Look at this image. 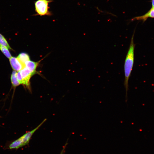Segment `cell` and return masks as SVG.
I'll return each instance as SVG.
<instances>
[{
    "instance_id": "obj_11",
    "label": "cell",
    "mask_w": 154,
    "mask_h": 154,
    "mask_svg": "<svg viewBox=\"0 0 154 154\" xmlns=\"http://www.w3.org/2000/svg\"><path fill=\"white\" fill-rule=\"evenodd\" d=\"M0 44L5 46L9 49H12L4 37L0 33Z\"/></svg>"
},
{
    "instance_id": "obj_3",
    "label": "cell",
    "mask_w": 154,
    "mask_h": 154,
    "mask_svg": "<svg viewBox=\"0 0 154 154\" xmlns=\"http://www.w3.org/2000/svg\"><path fill=\"white\" fill-rule=\"evenodd\" d=\"M52 0H37L34 2L35 16H50L52 13L49 10V4Z\"/></svg>"
},
{
    "instance_id": "obj_8",
    "label": "cell",
    "mask_w": 154,
    "mask_h": 154,
    "mask_svg": "<svg viewBox=\"0 0 154 154\" xmlns=\"http://www.w3.org/2000/svg\"><path fill=\"white\" fill-rule=\"evenodd\" d=\"M17 58L21 62L25 65V62L30 60L29 55L26 53L21 52L17 56Z\"/></svg>"
},
{
    "instance_id": "obj_5",
    "label": "cell",
    "mask_w": 154,
    "mask_h": 154,
    "mask_svg": "<svg viewBox=\"0 0 154 154\" xmlns=\"http://www.w3.org/2000/svg\"><path fill=\"white\" fill-rule=\"evenodd\" d=\"M10 64L14 70L19 71L25 67L17 57L12 56L9 59Z\"/></svg>"
},
{
    "instance_id": "obj_2",
    "label": "cell",
    "mask_w": 154,
    "mask_h": 154,
    "mask_svg": "<svg viewBox=\"0 0 154 154\" xmlns=\"http://www.w3.org/2000/svg\"><path fill=\"white\" fill-rule=\"evenodd\" d=\"M46 119H44L38 126L33 130L27 132L18 139L11 142L9 146L10 149H17L27 145L34 133L44 122Z\"/></svg>"
},
{
    "instance_id": "obj_6",
    "label": "cell",
    "mask_w": 154,
    "mask_h": 154,
    "mask_svg": "<svg viewBox=\"0 0 154 154\" xmlns=\"http://www.w3.org/2000/svg\"><path fill=\"white\" fill-rule=\"evenodd\" d=\"M149 17L154 18V8L151 7L147 13L143 15L134 17L132 19L131 21L141 20L144 21Z\"/></svg>"
},
{
    "instance_id": "obj_1",
    "label": "cell",
    "mask_w": 154,
    "mask_h": 154,
    "mask_svg": "<svg viewBox=\"0 0 154 154\" xmlns=\"http://www.w3.org/2000/svg\"><path fill=\"white\" fill-rule=\"evenodd\" d=\"M133 33L131 38L129 48L125 59L124 64L125 79L124 85L125 90V101L127 100L128 90V81L133 69L134 62V52L135 44L134 42Z\"/></svg>"
},
{
    "instance_id": "obj_13",
    "label": "cell",
    "mask_w": 154,
    "mask_h": 154,
    "mask_svg": "<svg viewBox=\"0 0 154 154\" xmlns=\"http://www.w3.org/2000/svg\"><path fill=\"white\" fill-rule=\"evenodd\" d=\"M152 7L154 8V0H152Z\"/></svg>"
},
{
    "instance_id": "obj_7",
    "label": "cell",
    "mask_w": 154,
    "mask_h": 154,
    "mask_svg": "<svg viewBox=\"0 0 154 154\" xmlns=\"http://www.w3.org/2000/svg\"><path fill=\"white\" fill-rule=\"evenodd\" d=\"M38 64V62L29 60L25 62V67L28 69L33 75H34L36 72L37 67Z\"/></svg>"
},
{
    "instance_id": "obj_9",
    "label": "cell",
    "mask_w": 154,
    "mask_h": 154,
    "mask_svg": "<svg viewBox=\"0 0 154 154\" xmlns=\"http://www.w3.org/2000/svg\"><path fill=\"white\" fill-rule=\"evenodd\" d=\"M17 71L13 70L12 72L11 76V83L12 86L14 87H16L20 84L17 78Z\"/></svg>"
},
{
    "instance_id": "obj_12",
    "label": "cell",
    "mask_w": 154,
    "mask_h": 154,
    "mask_svg": "<svg viewBox=\"0 0 154 154\" xmlns=\"http://www.w3.org/2000/svg\"><path fill=\"white\" fill-rule=\"evenodd\" d=\"M67 145V143H66L65 145H64L63 146V148L62 149V150H61L60 153V154H64V152H65V148H66V146Z\"/></svg>"
},
{
    "instance_id": "obj_4",
    "label": "cell",
    "mask_w": 154,
    "mask_h": 154,
    "mask_svg": "<svg viewBox=\"0 0 154 154\" xmlns=\"http://www.w3.org/2000/svg\"><path fill=\"white\" fill-rule=\"evenodd\" d=\"M19 71L22 78L21 84L25 86L29 89H30V80L33 74L25 67Z\"/></svg>"
},
{
    "instance_id": "obj_10",
    "label": "cell",
    "mask_w": 154,
    "mask_h": 154,
    "mask_svg": "<svg viewBox=\"0 0 154 154\" xmlns=\"http://www.w3.org/2000/svg\"><path fill=\"white\" fill-rule=\"evenodd\" d=\"M8 49L7 47L0 44V50L6 57L9 59L12 56Z\"/></svg>"
}]
</instances>
